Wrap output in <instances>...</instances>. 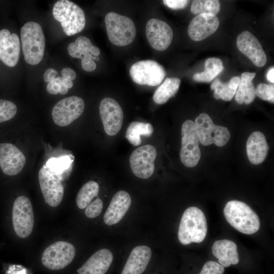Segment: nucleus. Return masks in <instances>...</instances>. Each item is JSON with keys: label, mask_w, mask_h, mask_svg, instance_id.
Wrapping results in <instances>:
<instances>
[{"label": "nucleus", "mask_w": 274, "mask_h": 274, "mask_svg": "<svg viewBox=\"0 0 274 274\" xmlns=\"http://www.w3.org/2000/svg\"><path fill=\"white\" fill-rule=\"evenodd\" d=\"M92 45L88 38L80 36L76 39L74 43H71L68 45L67 51L72 57L81 59L82 61L89 59L98 61L99 57L93 56L90 53Z\"/></svg>", "instance_id": "27"}, {"label": "nucleus", "mask_w": 274, "mask_h": 274, "mask_svg": "<svg viewBox=\"0 0 274 274\" xmlns=\"http://www.w3.org/2000/svg\"><path fill=\"white\" fill-rule=\"evenodd\" d=\"M151 249L139 246L132 249L121 274H142L146 269L151 258Z\"/></svg>", "instance_id": "22"}, {"label": "nucleus", "mask_w": 274, "mask_h": 274, "mask_svg": "<svg viewBox=\"0 0 274 274\" xmlns=\"http://www.w3.org/2000/svg\"><path fill=\"white\" fill-rule=\"evenodd\" d=\"M180 83L181 80L178 78H167L155 91L153 101L160 105L165 103L177 93Z\"/></svg>", "instance_id": "28"}, {"label": "nucleus", "mask_w": 274, "mask_h": 274, "mask_svg": "<svg viewBox=\"0 0 274 274\" xmlns=\"http://www.w3.org/2000/svg\"><path fill=\"white\" fill-rule=\"evenodd\" d=\"M57 74V71L54 68H49L47 70L44 74V80L47 83L50 82L51 81L55 78Z\"/></svg>", "instance_id": "41"}, {"label": "nucleus", "mask_w": 274, "mask_h": 274, "mask_svg": "<svg viewBox=\"0 0 274 274\" xmlns=\"http://www.w3.org/2000/svg\"><path fill=\"white\" fill-rule=\"evenodd\" d=\"M98 183L93 181L86 183L79 191L76 197V203L80 209L86 208L93 198L97 196L99 192Z\"/></svg>", "instance_id": "31"}, {"label": "nucleus", "mask_w": 274, "mask_h": 274, "mask_svg": "<svg viewBox=\"0 0 274 274\" xmlns=\"http://www.w3.org/2000/svg\"><path fill=\"white\" fill-rule=\"evenodd\" d=\"M255 76V73L249 72L242 74L238 88L235 94V99L238 104L241 105L243 103L250 104L255 99V87L252 81Z\"/></svg>", "instance_id": "25"}, {"label": "nucleus", "mask_w": 274, "mask_h": 274, "mask_svg": "<svg viewBox=\"0 0 274 274\" xmlns=\"http://www.w3.org/2000/svg\"><path fill=\"white\" fill-rule=\"evenodd\" d=\"M239 81V76H234L226 83L222 82L218 78L215 79L211 85V89L214 90V97L216 99L231 100L236 93Z\"/></svg>", "instance_id": "26"}, {"label": "nucleus", "mask_w": 274, "mask_h": 274, "mask_svg": "<svg viewBox=\"0 0 274 274\" xmlns=\"http://www.w3.org/2000/svg\"><path fill=\"white\" fill-rule=\"evenodd\" d=\"M131 203L129 194L124 190L117 192L112 198L104 216V221L108 225L118 223L128 210Z\"/></svg>", "instance_id": "20"}, {"label": "nucleus", "mask_w": 274, "mask_h": 274, "mask_svg": "<svg viewBox=\"0 0 274 274\" xmlns=\"http://www.w3.org/2000/svg\"><path fill=\"white\" fill-rule=\"evenodd\" d=\"M181 135V161L186 166L193 167L199 162L201 153L199 141L192 120H187L183 123Z\"/></svg>", "instance_id": "8"}, {"label": "nucleus", "mask_w": 274, "mask_h": 274, "mask_svg": "<svg viewBox=\"0 0 274 274\" xmlns=\"http://www.w3.org/2000/svg\"><path fill=\"white\" fill-rule=\"evenodd\" d=\"M129 74L134 83L150 86L159 85L166 75L163 67L152 60H141L134 63L130 68Z\"/></svg>", "instance_id": "11"}, {"label": "nucleus", "mask_w": 274, "mask_h": 274, "mask_svg": "<svg viewBox=\"0 0 274 274\" xmlns=\"http://www.w3.org/2000/svg\"><path fill=\"white\" fill-rule=\"evenodd\" d=\"M68 89L66 86V85L64 84L63 81H62V80L59 86V93L61 94H65L67 91Z\"/></svg>", "instance_id": "43"}, {"label": "nucleus", "mask_w": 274, "mask_h": 274, "mask_svg": "<svg viewBox=\"0 0 274 274\" xmlns=\"http://www.w3.org/2000/svg\"><path fill=\"white\" fill-rule=\"evenodd\" d=\"M20 51L19 38L7 29L0 30V60L9 67L18 63Z\"/></svg>", "instance_id": "19"}, {"label": "nucleus", "mask_w": 274, "mask_h": 274, "mask_svg": "<svg viewBox=\"0 0 274 274\" xmlns=\"http://www.w3.org/2000/svg\"><path fill=\"white\" fill-rule=\"evenodd\" d=\"M212 253L224 267L235 265L239 262L237 246L234 242L227 239L215 241L212 247Z\"/></svg>", "instance_id": "23"}, {"label": "nucleus", "mask_w": 274, "mask_h": 274, "mask_svg": "<svg viewBox=\"0 0 274 274\" xmlns=\"http://www.w3.org/2000/svg\"><path fill=\"white\" fill-rule=\"evenodd\" d=\"M102 208V200L99 198H97L86 208L85 214L88 218H94L100 214Z\"/></svg>", "instance_id": "36"}, {"label": "nucleus", "mask_w": 274, "mask_h": 274, "mask_svg": "<svg viewBox=\"0 0 274 274\" xmlns=\"http://www.w3.org/2000/svg\"><path fill=\"white\" fill-rule=\"evenodd\" d=\"M105 21L108 37L114 45L125 46L134 41L136 30L130 18L110 12L106 15Z\"/></svg>", "instance_id": "5"}, {"label": "nucleus", "mask_w": 274, "mask_h": 274, "mask_svg": "<svg viewBox=\"0 0 274 274\" xmlns=\"http://www.w3.org/2000/svg\"><path fill=\"white\" fill-rule=\"evenodd\" d=\"M218 17L211 14H201L196 16L188 27V34L194 41L203 40L212 34L219 26Z\"/></svg>", "instance_id": "18"}, {"label": "nucleus", "mask_w": 274, "mask_h": 274, "mask_svg": "<svg viewBox=\"0 0 274 274\" xmlns=\"http://www.w3.org/2000/svg\"><path fill=\"white\" fill-rule=\"evenodd\" d=\"M189 1L186 0H164L163 4L172 9L177 10L185 8Z\"/></svg>", "instance_id": "38"}, {"label": "nucleus", "mask_w": 274, "mask_h": 274, "mask_svg": "<svg viewBox=\"0 0 274 274\" xmlns=\"http://www.w3.org/2000/svg\"><path fill=\"white\" fill-rule=\"evenodd\" d=\"M62 77L58 76L49 82L46 89L50 94H57L59 93V86L61 82Z\"/></svg>", "instance_id": "39"}, {"label": "nucleus", "mask_w": 274, "mask_h": 274, "mask_svg": "<svg viewBox=\"0 0 274 274\" xmlns=\"http://www.w3.org/2000/svg\"><path fill=\"white\" fill-rule=\"evenodd\" d=\"M22 48L26 62L36 65L42 60L45 47V39L41 25L33 21L26 22L20 32Z\"/></svg>", "instance_id": "3"}, {"label": "nucleus", "mask_w": 274, "mask_h": 274, "mask_svg": "<svg viewBox=\"0 0 274 274\" xmlns=\"http://www.w3.org/2000/svg\"><path fill=\"white\" fill-rule=\"evenodd\" d=\"M26 158L23 153L14 145L0 144V167L9 176L18 174L23 168Z\"/></svg>", "instance_id": "16"}, {"label": "nucleus", "mask_w": 274, "mask_h": 274, "mask_svg": "<svg viewBox=\"0 0 274 274\" xmlns=\"http://www.w3.org/2000/svg\"><path fill=\"white\" fill-rule=\"evenodd\" d=\"M17 108L13 102L0 99V123L12 119L16 114Z\"/></svg>", "instance_id": "34"}, {"label": "nucleus", "mask_w": 274, "mask_h": 274, "mask_svg": "<svg viewBox=\"0 0 274 274\" xmlns=\"http://www.w3.org/2000/svg\"><path fill=\"white\" fill-rule=\"evenodd\" d=\"M90 53L93 56H98L100 54V51L98 48L94 45H92L91 47Z\"/></svg>", "instance_id": "44"}, {"label": "nucleus", "mask_w": 274, "mask_h": 274, "mask_svg": "<svg viewBox=\"0 0 274 274\" xmlns=\"http://www.w3.org/2000/svg\"><path fill=\"white\" fill-rule=\"evenodd\" d=\"M12 221L14 231L20 238H26L31 233L34 224L32 206L24 196L17 197L13 204Z\"/></svg>", "instance_id": "10"}, {"label": "nucleus", "mask_w": 274, "mask_h": 274, "mask_svg": "<svg viewBox=\"0 0 274 274\" xmlns=\"http://www.w3.org/2000/svg\"><path fill=\"white\" fill-rule=\"evenodd\" d=\"M206 217L201 210L195 207L188 208L184 212L180 223L178 236L184 245L202 242L207 233Z\"/></svg>", "instance_id": "1"}, {"label": "nucleus", "mask_w": 274, "mask_h": 274, "mask_svg": "<svg viewBox=\"0 0 274 274\" xmlns=\"http://www.w3.org/2000/svg\"><path fill=\"white\" fill-rule=\"evenodd\" d=\"M223 212L227 221L242 233L254 234L260 228L258 216L245 202L230 200L226 203Z\"/></svg>", "instance_id": "2"}, {"label": "nucleus", "mask_w": 274, "mask_h": 274, "mask_svg": "<svg viewBox=\"0 0 274 274\" xmlns=\"http://www.w3.org/2000/svg\"><path fill=\"white\" fill-rule=\"evenodd\" d=\"M267 80L270 83H274V67H271L269 68L266 74Z\"/></svg>", "instance_id": "42"}, {"label": "nucleus", "mask_w": 274, "mask_h": 274, "mask_svg": "<svg viewBox=\"0 0 274 274\" xmlns=\"http://www.w3.org/2000/svg\"><path fill=\"white\" fill-rule=\"evenodd\" d=\"M70 156H65L59 158H51L46 162V166L57 174L63 173L71 165L73 159Z\"/></svg>", "instance_id": "33"}, {"label": "nucleus", "mask_w": 274, "mask_h": 274, "mask_svg": "<svg viewBox=\"0 0 274 274\" xmlns=\"http://www.w3.org/2000/svg\"><path fill=\"white\" fill-rule=\"evenodd\" d=\"M194 124L199 141L204 146L214 144L222 147L230 139V134L228 128L215 125L206 113L199 114L196 118Z\"/></svg>", "instance_id": "6"}, {"label": "nucleus", "mask_w": 274, "mask_h": 274, "mask_svg": "<svg viewBox=\"0 0 274 274\" xmlns=\"http://www.w3.org/2000/svg\"><path fill=\"white\" fill-rule=\"evenodd\" d=\"M156 155V148L151 145H144L134 150L129 158L133 174L141 179L150 177L154 170V160Z\"/></svg>", "instance_id": "13"}, {"label": "nucleus", "mask_w": 274, "mask_h": 274, "mask_svg": "<svg viewBox=\"0 0 274 274\" xmlns=\"http://www.w3.org/2000/svg\"><path fill=\"white\" fill-rule=\"evenodd\" d=\"M191 12L195 15L211 14L216 15L220 10L218 0H194L192 1Z\"/></svg>", "instance_id": "32"}, {"label": "nucleus", "mask_w": 274, "mask_h": 274, "mask_svg": "<svg viewBox=\"0 0 274 274\" xmlns=\"http://www.w3.org/2000/svg\"><path fill=\"white\" fill-rule=\"evenodd\" d=\"M153 132V127L149 123L133 121L128 126L125 138L133 146H136L142 143L141 136H151Z\"/></svg>", "instance_id": "30"}, {"label": "nucleus", "mask_w": 274, "mask_h": 274, "mask_svg": "<svg viewBox=\"0 0 274 274\" xmlns=\"http://www.w3.org/2000/svg\"><path fill=\"white\" fill-rule=\"evenodd\" d=\"M99 109L106 133L110 136L117 134L123 121V112L119 104L115 99L107 97L101 101Z\"/></svg>", "instance_id": "14"}, {"label": "nucleus", "mask_w": 274, "mask_h": 274, "mask_svg": "<svg viewBox=\"0 0 274 274\" xmlns=\"http://www.w3.org/2000/svg\"><path fill=\"white\" fill-rule=\"evenodd\" d=\"M62 81L68 89L71 88L73 86V83L72 81L62 77Z\"/></svg>", "instance_id": "45"}, {"label": "nucleus", "mask_w": 274, "mask_h": 274, "mask_svg": "<svg viewBox=\"0 0 274 274\" xmlns=\"http://www.w3.org/2000/svg\"><path fill=\"white\" fill-rule=\"evenodd\" d=\"M255 94L262 100L273 103L274 86L273 84L259 83L255 88Z\"/></svg>", "instance_id": "35"}, {"label": "nucleus", "mask_w": 274, "mask_h": 274, "mask_svg": "<svg viewBox=\"0 0 274 274\" xmlns=\"http://www.w3.org/2000/svg\"><path fill=\"white\" fill-rule=\"evenodd\" d=\"M61 74L62 77L72 81L74 80L76 78L75 72L73 69L69 67L63 68L61 71Z\"/></svg>", "instance_id": "40"}, {"label": "nucleus", "mask_w": 274, "mask_h": 274, "mask_svg": "<svg viewBox=\"0 0 274 274\" xmlns=\"http://www.w3.org/2000/svg\"><path fill=\"white\" fill-rule=\"evenodd\" d=\"M146 34L150 46L157 51H164L170 45L173 31L166 22L152 18L146 25Z\"/></svg>", "instance_id": "15"}, {"label": "nucleus", "mask_w": 274, "mask_h": 274, "mask_svg": "<svg viewBox=\"0 0 274 274\" xmlns=\"http://www.w3.org/2000/svg\"><path fill=\"white\" fill-rule=\"evenodd\" d=\"M40 188L45 201L50 206L55 207L61 202L64 188L61 174H57L44 165L38 174Z\"/></svg>", "instance_id": "7"}, {"label": "nucleus", "mask_w": 274, "mask_h": 274, "mask_svg": "<svg viewBox=\"0 0 274 274\" xmlns=\"http://www.w3.org/2000/svg\"><path fill=\"white\" fill-rule=\"evenodd\" d=\"M239 51L249 58L258 67H262L266 63V55L258 39L250 32L244 31L236 39Z\"/></svg>", "instance_id": "17"}, {"label": "nucleus", "mask_w": 274, "mask_h": 274, "mask_svg": "<svg viewBox=\"0 0 274 274\" xmlns=\"http://www.w3.org/2000/svg\"><path fill=\"white\" fill-rule=\"evenodd\" d=\"M75 254L76 249L72 244L58 241L45 249L42 255V262L49 269L60 270L71 263Z\"/></svg>", "instance_id": "9"}, {"label": "nucleus", "mask_w": 274, "mask_h": 274, "mask_svg": "<svg viewBox=\"0 0 274 274\" xmlns=\"http://www.w3.org/2000/svg\"><path fill=\"white\" fill-rule=\"evenodd\" d=\"M247 153L250 161L254 164L262 163L266 158L268 146L264 135L260 131H254L247 142Z\"/></svg>", "instance_id": "24"}, {"label": "nucleus", "mask_w": 274, "mask_h": 274, "mask_svg": "<svg viewBox=\"0 0 274 274\" xmlns=\"http://www.w3.org/2000/svg\"><path fill=\"white\" fill-rule=\"evenodd\" d=\"M113 259L112 253L107 249H102L94 253L77 270L78 274H105Z\"/></svg>", "instance_id": "21"}, {"label": "nucleus", "mask_w": 274, "mask_h": 274, "mask_svg": "<svg viewBox=\"0 0 274 274\" xmlns=\"http://www.w3.org/2000/svg\"><path fill=\"white\" fill-rule=\"evenodd\" d=\"M84 108L82 98L77 96L65 97L54 106L52 111L53 120L58 126H67L82 115Z\"/></svg>", "instance_id": "12"}, {"label": "nucleus", "mask_w": 274, "mask_h": 274, "mask_svg": "<svg viewBox=\"0 0 274 274\" xmlns=\"http://www.w3.org/2000/svg\"><path fill=\"white\" fill-rule=\"evenodd\" d=\"M224 267L219 263L209 261L203 266L199 274H223Z\"/></svg>", "instance_id": "37"}, {"label": "nucleus", "mask_w": 274, "mask_h": 274, "mask_svg": "<svg viewBox=\"0 0 274 274\" xmlns=\"http://www.w3.org/2000/svg\"><path fill=\"white\" fill-rule=\"evenodd\" d=\"M224 70L222 60L216 57L207 59L204 62V70L202 73H197L193 76L195 81L210 82Z\"/></svg>", "instance_id": "29"}, {"label": "nucleus", "mask_w": 274, "mask_h": 274, "mask_svg": "<svg viewBox=\"0 0 274 274\" xmlns=\"http://www.w3.org/2000/svg\"><path fill=\"white\" fill-rule=\"evenodd\" d=\"M54 18L60 22L64 32L71 36L83 30L86 24L84 13L74 3L68 0L57 1L54 5Z\"/></svg>", "instance_id": "4"}]
</instances>
